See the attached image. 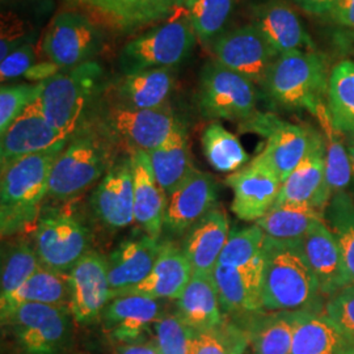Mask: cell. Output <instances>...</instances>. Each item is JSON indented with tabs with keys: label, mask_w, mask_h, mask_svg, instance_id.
<instances>
[{
	"label": "cell",
	"mask_w": 354,
	"mask_h": 354,
	"mask_svg": "<svg viewBox=\"0 0 354 354\" xmlns=\"http://www.w3.org/2000/svg\"><path fill=\"white\" fill-rule=\"evenodd\" d=\"M213 59L261 87L279 54L248 23L226 30L210 46Z\"/></svg>",
	"instance_id": "5bb4252c"
},
{
	"label": "cell",
	"mask_w": 354,
	"mask_h": 354,
	"mask_svg": "<svg viewBox=\"0 0 354 354\" xmlns=\"http://www.w3.org/2000/svg\"><path fill=\"white\" fill-rule=\"evenodd\" d=\"M70 138L50 125L33 102L1 134L0 167L4 168L20 158L45 151Z\"/></svg>",
	"instance_id": "cb8c5ba5"
},
{
	"label": "cell",
	"mask_w": 354,
	"mask_h": 354,
	"mask_svg": "<svg viewBox=\"0 0 354 354\" xmlns=\"http://www.w3.org/2000/svg\"><path fill=\"white\" fill-rule=\"evenodd\" d=\"M251 20L279 55L290 51L317 50L299 13L286 0H264L254 4Z\"/></svg>",
	"instance_id": "d6986e66"
},
{
	"label": "cell",
	"mask_w": 354,
	"mask_h": 354,
	"mask_svg": "<svg viewBox=\"0 0 354 354\" xmlns=\"http://www.w3.org/2000/svg\"><path fill=\"white\" fill-rule=\"evenodd\" d=\"M266 234L256 223L231 230L218 266L245 268L263 259Z\"/></svg>",
	"instance_id": "b9f144b4"
},
{
	"label": "cell",
	"mask_w": 354,
	"mask_h": 354,
	"mask_svg": "<svg viewBox=\"0 0 354 354\" xmlns=\"http://www.w3.org/2000/svg\"><path fill=\"white\" fill-rule=\"evenodd\" d=\"M176 76L177 67H159L121 75L105 92L106 104L129 109L167 108Z\"/></svg>",
	"instance_id": "7402d4cb"
},
{
	"label": "cell",
	"mask_w": 354,
	"mask_h": 354,
	"mask_svg": "<svg viewBox=\"0 0 354 354\" xmlns=\"http://www.w3.org/2000/svg\"><path fill=\"white\" fill-rule=\"evenodd\" d=\"M328 58L317 50L290 51L277 57L261 86L268 99L286 111L317 113L327 102Z\"/></svg>",
	"instance_id": "3957f363"
},
{
	"label": "cell",
	"mask_w": 354,
	"mask_h": 354,
	"mask_svg": "<svg viewBox=\"0 0 354 354\" xmlns=\"http://www.w3.org/2000/svg\"><path fill=\"white\" fill-rule=\"evenodd\" d=\"M114 354H159L153 342H140V344H127L118 345Z\"/></svg>",
	"instance_id": "f5cc1de1"
},
{
	"label": "cell",
	"mask_w": 354,
	"mask_h": 354,
	"mask_svg": "<svg viewBox=\"0 0 354 354\" xmlns=\"http://www.w3.org/2000/svg\"><path fill=\"white\" fill-rule=\"evenodd\" d=\"M327 106L342 137H354V61L346 59L332 67Z\"/></svg>",
	"instance_id": "74e56055"
},
{
	"label": "cell",
	"mask_w": 354,
	"mask_h": 354,
	"mask_svg": "<svg viewBox=\"0 0 354 354\" xmlns=\"http://www.w3.org/2000/svg\"><path fill=\"white\" fill-rule=\"evenodd\" d=\"M330 198L326 175V146L319 130L304 160L282 183L276 203L307 205L324 213Z\"/></svg>",
	"instance_id": "603a6c76"
},
{
	"label": "cell",
	"mask_w": 354,
	"mask_h": 354,
	"mask_svg": "<svg viewBox=\"0 0 354 354\" xmlns=\"http://www.w3.org/2000/svg\"><path fill=\"white\" fill-rule=\"evenodd\" d=\"M247 348L244 328L225 320L219 327L197 330L192 354H244Z\"/></svg>",
	"instance_id": "ee69618b"
},
{
	"label": "cell",
	"mask_w": 354,
	"mask_h": 354,
	"mask_svg": "<svg viewBox=\"0 0 354 354\" xmlns=\"http://www.w3.org/2000/svg\"><path fill=\"white\" fill-rule=\"evenodd\" d=\"M149 155L155 177L167 197H169L194 169L189 137L184 125L178 127L162 146L149 152Z\"/></svg>",
	"instance_id": "d6a6232c"
},
{
	"label": "cell",
	"mask_w": 354,
	"mask_h": 354,
	"mask_svg": "<svg viewBox=\"0 0 354 354\" xmlns=\"http://www.w3.org/2000/svg\"><path fill=\"white\" fill-rule=\"evenodd\" d=\"M323 314L354 340V283L329 297Z\"/></svg>",
	"instance_id": "7dc6e473"
},
{
	"label": "cell",
	"mask_w": 354,
	"mask_h": 354,
	"mask_svg": "<svg viewBox=\"0 0 354 354\" xmlns=\"http://www.w3.org/2000/svg\"><path fill=\"white\" fill-rule=\"evenodd\" d=\"M346 150L349 155V162H351V168H352V187H351V193H354V137H344Z\"/></svg>",
	"instance_id": "db71d44e"
},
{
	"label": "cell",
	"mask_w": 354,
	"mask_h": 354,
	"mask_svg": "<svg viewBox=\"0 0 354 354\" xmlns=\"http://www.w3.org/2000/svg\"><path fill=\"white\" fill-rule=\"evenodd\" d=\"M70 310L77 324L88 326L102 317L106 304L112 301L106 257L89 251L71 269Z\"/></svg>",
	"instance_id": "e0dca14e"
},
{
	"label": "cell",
	"mask_w": 354,
	"mask_h": 354,
	"mask_svg": "<svg viewBox=\"0 0 354 354\" xmlns=\"http://www.w3.org/2000/svg\"><path fill=\"white\" fill-rule=\"evenodd\" d=\"M67 142L20 158L1 168L0 230L3 238L12 236L37 221L49 193L51 168Z\"/></svg>",
	"instance_id": "7a4b0ae2"
},
{
	"label": "cell",
	"mask_w": 354,
	"mask_h": 354,
	"mask_svg": "<svg viewBox=\"0 0 354 354\" xmlns=\"http://www.w3.org/2000/svg\"><path fill=\"white\" fill-rule=\"evenodd\" d=\"M91 207L102 226L121 230L136 223L131 156L115 159L91 196Z\"/></svg>",
	"instance_id": "9a60e30c"
},
{
	"label": "cell",
	"mask_w": 354,
	"mask_h": 354,
	"mask_svg": "<svg viewBox=\"0 0 354 354\" xmlns=\"http://www.w3.org/2000/svg\"><path fill=\"white\" fill-rule=\"evenodd\" d=\"M302 311H259L243 317L241 327L252 354H291L294 332Z\"/></svg>",
	"instance_id": "f546056e"
},
{
	"label": "cell",
	"mask_w": 354,
	"mask_h": 354,
	"mask_svg": "<svg viewBox=\"0 0 354 354\" xmlns=\"http://www.w3.org/2000/svg\"><path fill=\"white\" fill-rule=\"evenodd\" d=\"M88 122L97 127L114 147H122L129 155L158 149L183 127V122L169 106L129 109L106 102L95 111L93 118Z\"/></svg>",
	"instance_id": "ba28073f"
},
{
	"label": "cell",
	"mask_w": 354,
	"mask_h": 354,
	"mask_svg": "<svg viewBox=\"0 0 354 354\" xmlns=\"http://www.w3.org/2000/svg\"><path fill=\"white\" fill-rule=\"evenodd\" d=\"M165 241L146 232L121 241L106 257L112 298L136 288L149 277Z\"/></svg>",
	"instance_id": "44dd1931"
},
{
	"label": "cell",
	"mask_w": 354,
	"mask_h": 354,
	"mask_svg": "<svg viewBox=\"0 0 354 354\" xmlns=\"http://www.w3.org/2000/svg\"><path fill=\"white\" fill-rule=\"evenodd\" d=\"M114 149L92 122L80 127L54 162L48 197L67 201L93 187L113 165Z\"/></svg>",
	"instance_id": "5b68a950"
},
{
	"label": "cell",
	"mask_w": 354,
	"mask_h": 354,
	"mask_svg": "<svg viewBox=\"0 0 354 354\" xmlns=\"http://www.w3.org/2000/svg\"><path fill=\"white\" fill-rule=\"evenodd\" d=\"M263 266V259L245 268L216 266L213 277L223 314L243 317L264 310Z\"/></svg>",
	"instance_id": "d4e9b609"
},
{
	"label": "cell",
	"mask_w": 354,
	"mask_h": 354,
	"mask_svg": "<svg viewBox=\"0 0 354 354\" xmlns=\"http://www.w3.org/2000/svg\"><path fill=\"white\" fill-rule=\"evenodd\" d=\"M196 333L197 330L188 326L176 310L158 319L151 342L159 354H192Z\"/></svg>",
	"instance_id": "7bdbcfd3"
},
{
	"label": "cell",
	"mask_w": 354,
	"mask_h": 354,
	"mask_svg": "<svg viewBox=\"0 0 354 354\" xmlns=\"http://www.w3.org/2000/svg\"><path fill=\"white\" fill-rule=\"evenodd\" d=\"M243 131L266 138L263 150L256 156L264 162L283 183L310 151L319 130L313 127L291 124L279 115L257 113L241 125Z\"/></svg>",
	"instance_id": "8fae6325"
},
{
	"label": "cell",
	"mask_w": 354,
	"mask_h": 354,
	"mask_svg": "<svg viewBox=\"0 0 354 354\" xmlns=\"http://www.w3.org/2000/svg\"><path fill=\"white\" fill-rule=\"evenodd\" d=\"M160 299L143 295L114 297L102 311L104 330L120 345L147 342L153 324L165 313Z\"/></svg>",
	"instance_id": "ac0fdd59"
},
{
	"label": "cell",
	"mask_w": 354,
	"mask_h": 354,
	"mask_svg": "<svg viewBox=\"0 0 354 354\" xmlns=\"http://www.w3.org/2000/svg\"><path fill=\"white\" fill-rule=\"evenodd\" d=\"M324 222L333 234L354 283V197L351 192L335 194L324 210Z\"/></svg>",
	"instance_id": "ab89813d"
},
{
	"label": "cell",
	"mask_w": 354,
	"mask_h": 354,
	"mask_svg": "<svg viewBox=\"0 0 354 354\" xmlns=\"http://www.w3.org/2000/svg\"><path fill=\"white\" fill-rule=\"evenodd\" d=\"M102 44V26L84 13L66 8L51 19L41 51L48 61L67 70L93 61Z\"/></svg>",
	"instance_id": "7c38bea8"
},
{
	"label": "cell",
	"mask_w": 354,
	"mask_h": 354,
	"mask_svg": "<svg viewBox=\"0 0 354 354\" xmlns=\"http://www.w3.org/2000/svg\"><path fill=\"white\" fill-rule=\"evenodd\" d=\"M227 214L214 207L184 236L183 251L196 276H213L230 236Z\"/></svg>",
	"instance_id": "484cf974"
},
{
	"label": "cell",
	"mask_w": 354,
	"mask_h": 354,
	"mask_svg": "<svg viewBox=\"0 0 354 354\" xmlns=\"http://www.w3.org/2000/svg\"><path fill=\"white\" fill-rule=\"evenodd\" d=\"M33 245L44 266L70 273L91 251L89 230L67 207H42Z\"/></svg>",
	"instance_id": "30bf717a"
},
{
	"label": "cell",
	"mask_w": 354,
	"mask_h": 354,
	"mask_svg": "<svg viewBox=\"0 0 354 354\" xmlns=\"http://www.w3.org/2000/svg\"><path fill=\"white\" fill-rule=\"evenodd\" d=\"M323 134L326 146V175L332 197L340 192H349L352 187V168L345 140L335 127L329 115L327 102L320 105L314 114Z\"/></svg>",
	"instance_id": "d590c367"
},
{
	"label": "cell",
	"mask_w": 354,
	"mask_h": 354,
	"mask_svg": "<svg viewBox=\"0 0 354 354\" xmlns=\"http://www.w3.org/2000/svg\"><path fill=\"white\" fill-rule=\"evenodd\" d=\"M201 146L207 163L222 174H234L251 162L239 138L219 121L205 127Z\"/></svg>",
	"instance_id": "8d00e7d4"
},
{
	"label": "cell",
	"mask_w": 354,
	"mask_h": 354,
	"mask_svg": "<svg viewBox=\"0 0 354 354\" xmlns=\"http://www.w3.org/2000/svg\"><path fill=\"white\" fill-rule=\"evenodd\" d=\"M30 23L11 10H3L0 17V61L26 42L35 41Z\"/></svg>",
	"instance_id": "bcb514c9"
},
{
	"label": "cell",
	"mask_w": 354,
	"mask_h": 354,
	"mask_svg": "<svg viewBox=\"0 0 354 354\" xmlns=\"http://www.w3.org/2000/svg\"><path fill=\"white\" fill-rule=\"evenodd\" d=\"M177 313L196 330L215 328L225 323L213 276L193 274L188 286L177 299Z\"/></svg>",
	"instance_id": "1f68e13d"
},
{
	"label": "cell",
	"mask_w": 354,
	"mask_h": 354,
	"mask_svg": "<svg viewBox=\"0 0 354 354\" xmlns=\"http://www.w3.org/2000/svg\"><path fill=\"white\" fill-rule=\"evenodd\" d=\"M226 184L232 190L231 210L244 222L256 223L276 205L282 181L257 156L231 174Z\"/></svg>",
	"instance_id": "2e32d148"
},
{
	"label": "cell",
	"mask_w": 354,
	"mask_h": 354,
	"mask_svg": "<svg viewBox=\"0 0 354 354\" xmlns=\"http://www.w3.org/2000/svg\"><path fill=\"white\" fill-rule=\"evenodd\" d=\"M70 274L49 266H42L8 299L0 302V311L23 304L70 307Z\"/></svg>",
	"instance_id": "e575fe53"
},
{
	"label": "cell",
	"mask_w": 354,
	"mask_h": 354,
	"mask_svg": "<svg viewBox=\"0 0 354 354\" xmlns=\"http://www.w3.org/2000/svg\"><path fill=\"white\" fill-rule=\"evenodd\" d=\"M192 276V266L183 248L171 241H165L149 277L120 295L134 294L153 299L177 301L188 286Z\"/></svg>",
	"instance_id": "f1b7e54d"
},
{
	"label": "cell",
	"mask_w": 354,
	"mask_h": 354,
	"mask_svg": "<svg viewBox=\"0 0 354 354\" xmlns=\"http://www.w3.org/2000/svg\"><path fill=\"white\" fill-rule=\"evenodd\" d=\"M42 89V83L32 84H3L0 88V134H3L13 121L36 102Z\"/></svg>",
	"instance_id": "f6af8a7d"
},
{
	"label": "cell",
	"mask_w": 354,
	"mask_h": 354,
	"mask_svg": "<svg viewBox=\"0 0 354 354\" xmlns=\"http://www.w3.org/2000/svg\"><path fill=\"white\" fill-rule=\"evenodd\" d=\"M261 297L266 311H319L326 299L304 254L302 243L266 238Z\"/></svg>",
	"instance_id": "6da1fadb"
},
{
	"label": "cell",
	"mask_w": 354,
	"mask_h": 354,
	"mask_svg": "<svg viewBox=\"0 0 354 354\" xmlns=\"http://www.w3.org/2000/svg\"><path fill=\"white\" fill-rule=\"evenodd\" d=\"M322 221H324V213L313 206L276 203L256 225L269 239L302 243L307 234Z\"/></svg>",
	"instance_id": "836d02e7"
},
{
	"label": "cell",
	"mask_w": 354,
	"mask_h": 354,
	"mask_svg": "<svg viewBox=\"0 0 354 354\" xmlns=\"http://www.w3.org/2000/svg\"><path fill=\"white\" fill-rule=\"evenodd\" d=\"M218 187L214 177L194 168L169 197L165 228L174 236H185L190 228L216 207Z\"/></svg>",
	"instance_id": "ffe728a7"
},
{
	"label": "cell",
	"mask_w": 354,
	"mask_h": 354,
	"mask_svg": "<svg viewBox=\"0 0 354 354\" xmlns=\"http://www.w3.org/2000/svg\"><path fill=\"white\" fill-rule=\"evenodd\" d=\"M188 0H64L66 8L84 13L102 28L127 35L160 24Z\"/></svg>",
	"instance_id": "4fadbf2b"
},
{
	"label": "cell",
	"mask_w": 354,
	"mask_h": 354,
	"mask_svg": "<svg viewBox=\"0 0 354 354\" xmlns=\"http://www.w3.org/2000/svg\"><path fill=\"white\" fill-rule=\"evenodd\" d=\"M327 20L342 29L354 32V0H337Z\"/></svg>",
	"instance_id": "681fc988"
},
{
	"label": "cell",
	"mask_w": 354,
	"mask_h": 354,
	"mask_svg": "<svg viewBox=\"0 0 354 354\" xmlns=\"http://www.w3.org/2000/svg\"><path fill=\"white\" fill-rule=\"evenodd\" d=\"M37 62L36 42L30 41L13 50L0 61V80L7 83L12 79L26 75L29 68Z\"/></svg>",
	"instance_id": "c3c4849f"
},
{
	"label": "cell",
	"mask_w": 354,
	"mask_h": 354,
	"mask_svg": "<svg viewBox=\"0 0 354 354\" xmlns=\"http://www.w3.org/2000/svg\"><path fill=\"white\" fill-rule=\"evenodd\" d=\"M17 1H23V0H1V4H11V3H17Z\"/></svg>",
	"instance_id": "11a10c76"
},
{
	"label": "cell",
	"mask_w": 354,
	"mask_h": 354,
	"mask_svg": "<svg viewBox=\"0 0 354 354\" xmlns=\"http://www.w3.org/2000/svg\"><path fill=\"white\" fill-rule=\"evenodd\" d=\"M130 156L134 176L136 223L143 232L160 238L168 197L155 177L149 152L136 151Z\"/></svg>",
	"instance_id": "83f0119b"
},
{
	"label": "cell",
	"mask_w": 354,
	"mask_h": 354,
	"mask_svg": "<svg viewBox=\"0 0 354 354\" xmlns=\"http://www.w3.org/2000/svg\"><path fill=\"white\" fill-rule=\"evenodd\" d=\"M256 84L215 59L207 61L200 74L198 108L205 118L235 121L239 125L257 113Z\"/></svg>",
	"instance_id": "9c48e42d"
},
{
	"label": "cell",
	"mask_w": 354,
	"mask_h": 354,
	"mask_svg": "<svg viewBox=\"0 0 354 354\" xmlns=\"http://www.w3.org/2000/svg\"><path fill=\"white\" fill-rule=\"evenodd\" d=\"M291 354H354V340L319 311H302Z\"/></svg>",
	"instance_id": "4dcf8cb0"
},
{
	"label": "cell",
	"mask_w": 354,
	"mask_h": 354,
	"mask_svg": "<svg viewBox=\"0 0 354 354\" xmlns=\"http://www.w3.org/2000/svg\"><path fill=\"white\" fill-rule=\"evenodd\" d=\"M302 248L326 301L352 285L337 241L324 221L307 234Z\"/></svg>",
	"instance_id": "4316f807"
},
{
	"label": "cell",
	"mask_w": 354,
	"mask_h": 354,
	"mask_svg": "<svg viewBox=\"0 0 354 354\" xmlns=\"http://www.w3.org/2000/svg\"><path fill=\"white\" fill-rule=\"evenodd\" d=\"M197 41L183 8L127 42L118 55L121 75L159 67H177L189 57Z\"/></svg>",
	"instance_id": "52a82bcc"
},
{
	"label": "cell",
	"mask_w": 354,
	"mask_h": 354,
	"mask_svg": "<svg viewBox=\"0 0 354 354\" xmlns=\"http://www.w3.org/2000/svg\"><path fill=\"white\" fill-rule=\"evenodd\" d=\"M102 67L91 61L62 70L42 83L35 104L49 124L73 137L89 121L102 91Z\"/></svg>",
	"instance_id": "277c9868"
},
{
	"label": "cell",
	"mask_w": 354,
	"mask_h": 354,
	"mask_svg": "<svg viewBox=\"0 0 354 354\" xmlns=\"http://www.w3.org/2000/svg\"><path fill=\"white\" fill-rule=\"evenodd\" d=\"M42 266L35 245L26 241H16L3 250L0 302L8 299Z\"/></svg>",
	"instance_id": "60d3db41"
},
{
	"label": "cell",
	"mask_w": 354,
	"mask_h": 354,
	"mask_svg": "<svg viewBox=\"0 0 354 354\" xmlns=\"http://www.w3.org/2000/svg\"><path fill=\"white\" fill-rule=\"evenodd\" d=\"M336 1L337 0H291V3L301 8L304 13L323 19L328 17Z\"/></svg>",
	"instance_id": "f907efd6"
},
{
	"label": "cell",
	"mask_w": 354,
	"mask_h": 354,
	"mask_svg": "<svg viewBox=\"0 0 354 354\" xmlns=\"http://www.w3.org/2000/svg\"><path fill=\"white\" fill-rule=\"evenodd\" d=\"M61 71H62V68L59 66L45 59V61H39L33 64L24 77L32 83H44Z\"/></svg>",
	"instance_id": "816d5d0a"
},
{
	"label": "cell",
	"mask_w": 354,
	"mask_h": 354,
	"mask_svg": "<svg viewBox=\"0 0 354 354\" xmlns=\"http://www.w3.org/2000/svg\"><path fill=\"white\" fill-rule=\"evenodd\" d=\"M70 307L23 304L1 310V327L20 354H64L73 342Z\"/></svg>",
	"instance_id": "8992f818"
},
{
	"label": "cell",
	"mask_w": 354,
	"mask_h": 354,
	"mask_svg": "<svg viewBox=\"0 0 354 354\" xmlns=\"http://www.w3.org/2000/svg\"><path fill=\"white\" fill-rule=\"evenodd\" d=\"M236 3L238 0H188L184 10L197 39L210 48L226 32Z\"/></svg>",
	"instance_id": "f35d334b"
}]
</instances>
